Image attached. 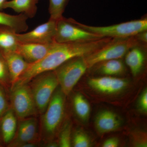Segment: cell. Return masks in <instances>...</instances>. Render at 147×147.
<instances>
[{"label": "cell", "mask_w": 147, "mask_h": 147, "mask_svg": "<svg viewBox=\"0 0 147 147\" xmlns=\"http://www.w3.org/2000/svg\"><path fill=\"white\" fill-rule=\"evenodd\" d=\"M111 39L110 38H102L86 42H54L51 50L44 57L34 63L29 64L11 89L28 84L40 74L55 70L70 59L90 55L104 46Z\"/></svg>", "instance_id": "1"}, {"label": "cell", "mask_w": 147, "mask_h": 147, "mask_svg": "<svg viewBox=\"0 0 147 147\" xmlns=\"http://www.w3.org/2000/svg\"><path fill=\"white\" fill-rule=\"evenodd\" d=\"M65 96L59 86L45 112L40 115V138L43 145L54 140L60 128L64 116Z\"/></svg>", "instance_id": "2"}, {"label": "cell", "mask_w": 147, "mask_h": 147, "mask_svg": "<svg viewBox=\"0 0 147 147\" xmlns=\"http://www.w3.org/2000/svg\"><path fill=\"white\" fill-rule=\"evenodd\" d=\"M140 44L135 36L112 38L104 46L84 57L88 68L105 61L120 59L131 48Z\"/></svg>", "instance_id": "3"}, {"label": "cell", "mask_w": 147, "mask_h": 147, "mask_svg": "<svg viewBox=\"0 0 147 147\" xmlns=\"http://www.w3.org/2000/svg\"><path fill=\"white\" fill-rule=\"evenodd\" d=\"M74 23L82 28L98 35L102 38H123L135 36L140 32L147 30V18L116 24L107 26H94L79 23L73 19Z\"/></svg>", "instance_id": "4"}, {"label": "cell", "mask_w": 147, "mask_h": 147, "mask_svg": "<svg viewBox=\"0 0 147 147\" xmlns=\"http://www.w3.org/2000/svg\"><path fill=\"white\" fill-rule=\"evenodd\" d=\"M27 84L30 88L40 116L45 112L59 86L57 78L54 70L46 71L36 75Z\"/></svg>", "instance_id": "5"}, {"label": "cell", "mask_w": 147, "mask_h": 147, "mask_svg": "<svg viewBox=\"0 0 147 147\" xmlns=\"http://www.w3.org/2000/svg\"><path fill=\"white\" fill-rule=\"evenodd\" d=\"M84 57L70 59L54 70L57 78L59 86L66 96L71 92L88 69Z\"/></svg>", "instance_id": "6"}, {"label": "cell", "mask_w": 147, "mask_h": 147, "mask_svg": "<svg viewBox=\"0 0 147 147\" xmlns=\"http://www.w3.org/2000/svg\"><path fill=\"white\" fill-rule=\"evenodd\" d=\"M10 108L18 118L22 119L38 115L30 88L28 84L13 88L9 90Z\"/></svg>", "instance_id": "7"}, {"label": "cell", "mask_w": 147, "mask_h": 147, "mask_svg": "<svg viewBox=\"0 0 147 147\" xmlns=\"http://www.w3.org/2000/svg\"><path fill=\"white\" fill-rule=\"evenodd\" d=\"M102 38L78 26L73 18L63 17L57 21L55 41L59 43L86 42Z\"/></svg>", "instance_id": "8"}, {"label": "cell", "mask_w": 147, "mask_h": 147, "mask_svg": "<svg viewBox=\"0 0 147 147\" xmlns=\"http://www.w3.org/2000/svg\"><path fill=\"white\" fill-rule=\"evenodd\" d=\"M40 142L39 122L36 117H32L18 120L16 135L8 146L20 147L27 143Z\"/></svg>", "instance_id": "9"}, {"label": "cell", "mask_w": 147, "mask_h": 147, "mask_svg": "<svg viewBox=\"0 0 147 147\" xmlns=\"http://www.w3.org/2000/svg\"><path fill=\"white\" fill-rule=\"evenodd\" d=\"M57 21L49 19L30 31L17 33L19 42L50 44L55 42Z\"/></svg>", "instance_id": "10"}, {"label": "cell", "mask_w": 147, "mask_h": 147, "mask_svg": "<svg viewBox=\"0 0 147 147\" xmlns=\"http://www.w3.org/2000/svg\"><path fill=\"white\" fill-rule=\"evenodd\" d=\"M88 84L93 89L105 94H114L125 89L128 84L125 79L107 76L90 78Z\"/></svg>", "instance_id": "11"}, {"label": "cell", "mask_w": 147, "mask_h": 147, "mask_svg": "<svg viewBox=\"0 0 147 147\" xmlns=\"http://www.w3.org/2000/svg\"><path fill=\"white\" fill-rule=\"evenodd\" d=\"M54 42L50 44L19 42L16 52L28 63H34L47 55Z\"/></svg>", "instance_id": "12"}, {"label": "cell", "mask_w": 147, "mask_h": 147, "mask_svg": "<svg viewBox=\"0 0 147 147\" xmlns=\"http://www.w3.org/2000/svg\"><path fill=\"white\" fill-rule=\"evenodd\" d=\"M18 119L10 108L0 119V136L3 145L8 146L16 135Z\"/></svg>", "instance_id": "13"}, {"label": "cell", "mask_w": 147, "mask_h": 147, "mask_svg": "<svg viewBox=\"0 0 147 147\" xmlns=\"http://www.w3.org/2000/svg\"><path fill=\"white\" fill-rule=\"evenodd\" d=\"M2 54L5 59L8 67L11 83V89L26 70L30 63L26 61L16 52H9Z\"/></svg>", "instance_id": "14"}, {"label": "cell", "mask_w": 147, "mask_h": 147, "mask_svg": "<svg viewBox=\"0 0 147 147\" xmlns=\"http://www.w3.org/2000/svg\"><path fill=\"white\" fill-rule=\"evenodd\" d=\"M122 121L115 113L105 110L98 113L95 119V126L98 132L106 133L115 131L121 126Z\"/></svg>", "instance_id": "15"}, {"label": "cell", "mask_w": 147, "mask_h": 147, "mask_svg": "<svg viewBox=\"0 0 147 147\" xmlns=\"http://www.w3.org/2000/svg\"><path fill=\"white\" fill-rule=\"evenodd\" d=\"M39 0H10L4 3V9L9 8L18 14H22L28 18H33L36 15L38 7L37 5Z\"/></svg>", "instance_id": "16"}, {"label": "cell", "mask_w": 147, "mask_h": 147, "mask_svg": "<svg viewBox=\"0 0 147 147\" xmlns=\"http://www.w3.org/2000/svg\"><path fill=\"white\" fill-rule=\"evenodd\" d=\"M125 63L133 76H137L142 71L145 60V53L141 44L131 48L125 55Z\"/></svg>", "instance_id": "17"}, {"label": "cell", "mask_w": 147, "mask_h": 147, "mask_svg": "<svg viewBox=\"0 0 147 147\" xmlns=\"http://www.w3.org/2000/svg\"><path fill=\"white\" fill-rule=\"evenodd\" d=\"M28 19L24 14L11 15L0 11V25L9 27L17 33H24L28 30Z\"/></svg>", "instance_id": "18"}, {"label": "cell", "mask_w": 147, "mask_h": 147, "mask_svg": "<svg viewBox=\"0 0 147 147\" xmlns=\"http://www.w3.org/2000/svg\"><path fill=\"white\" fill-rule=\"evenodd\" d=\"M17 34L9 27L0 25V53L16 52L19 43Z\"/></svg>", "instance_id": "19"}, {"label": "cell", "mask_w": 147, "mask_h": 147, "mask_svg": "<svg viewBox=\"0 0 147 147\" xmlns=\"http://www.w3.org/2000/svg\"><path fill=\"white\" fill-rule=\"evenodd\" d=\"M94 66H97L96 70L98 73L109 76L120 75L124 72L125 69L120 59L105 61Z\"/></svg>", "instance_id": "20"}, {"label": "cell", "mask_w": 147, "mask_h": 147, "mask_svg": "<svg viewBox=\"0 0 147 147\" xmlns=\"http://www.w3.org/2000/svg\"><path fill=\"white\" fill-rule=\"evenodd\" d=\"M72 104L77 117L83 121H87L90 114V106L87 99L82 94L78 93L73 96Z\"/></svg>", "instance_id": "21"}, {"label": "cell", "mask_w": 147, "mask_h": 147, "mask_svg": "<svg viewBox=\"0 0 147 147\" xmlns=\"http://www.w3.org/2000/svg\"><path fill=\"white\" fill-rule=\"evenodd\" d=\"M69 1V0H49L50 19L58 21L63 18Z\"/></svg>", "instance_id": "22"}, {"label": "cell", "mask_w": 147, "mask_h": 147, "mask_svg": "<svg viewBox=\"0 0 147 147\" xmlns=\"http://www.w3.org/2000/svg\"><path fill=\"white\" fill-rule=\"evenodd\" d=\"M72 125L71 122L66 121L63 125L59 133V147H70L71 146Z\"/></svg>", "instance_id": "23"}, {"label": "cell", "mask_w": 147, "mask_h": 147, "mask_svg": "<svg viewBox=\"0 0 147 147\" xmlns=\"http://www.w3.org/2000/svg\"><path fill=\"white\" fill-rule=\"evenodd\" d=\"M0 84L8 91L11 87L10 76L5 59L0 53Z\"/></svg>", "instance_id": "24"}, {"label": "cell", "mask_w": 147, "mask_h": 147, "mask_svg": "<svg viewBox=\"0 0 147 147\" xmlns=\"http://www.w3.org/2000/svg\"><path fill=\"white\" fill-rule=\"evenodd\" d=\"M71 146L74 147H90L91 142L86 133L82 130H77L72 134Z\"/></svg>", "instance_id": "25"}, {"label": "cell", "mask_w": 147, "mask_h": 147, "mask_svg": "<svg viewBox=\"0 0 147 147\" xmlns=\"http://www.w3.org/2000/svg\"><path fill=\"white\" fill-rule=\"evenodd\" d=\"M8 91L0 84V119L10 108Z\"/></svg>", "instance_id": "26"}, {"label": "cell", "mask_w": 147, "mask_h": 147, "mask_svg": "<svg viewBox=\"0 0 147 147\" xmlns=\"http://www.w3.org/2000/svg\"><path fill=\"white\" fill-rule=\"evenodd\" d=\"M139 110L144 113L147 112V90L146 89L143 92L139 98L138 102Z\"/></svg>", "instance_id": "27"}, {"label": "cell", "mask_w": 147, "mask_h": 147, "mask_svg": "<svg viewBox=\"0 0 147 147\" xmlns=\"http://www.w3.org/2000/svg\"><path fill=\"white\" fill-rule=\"evenodd\" d=\"M134 136V143L136 146L147 147V138L146 134L139 133Z\"/></svg>", "instance_id": "28"}, {"label": "cell", "mask_w": 147, "mask_h": 147, "mask_svg": "<svg viewBox=\"0 0 147 147\" xmlns=\"http://www.w3.org/2000/svg\"><path fill=\"white\" fill-rule=\"evenodd\" d=\"M119 140L116 137H112L105 140L102 144L103 147H117L119 145Z\"/></svg>", "instance_id": "29"}, {"label": "cell", "mask_w": 147, "mask_h": 147, "mask_svg": "<svg viewBox=\"0 0 147 147\" xmlns=\"http://www.w3.org/2000/svg\"><path fill=\"white\" fill-rule=\"evenodd\" d=\"M137 40L141 43L147 44V30L140 32L138 34L135 36Z\"/></svg>", "instance_id": "30"}, {"label": "cell", "mask_w": 147, "mask_h": 147, "mask_svg": "<svg viewBox=\"0 0 147 147\" xmlns=\"http://www.w3.org/2000/svg\"><path fill=\"white\" fill-rule=\"evenodd\" d=\"M6 1H7V0H0V11L3 10V5L4 3Z\"/></svg>", "instance_id": "31"}, {"label": "cell", "mask_w": 147, "mask_h": 147, "mask_svg": "<svg viewBox=\"0 0 147 147\" xmlns=\"http://www.w3.org/2000/svg\"><path fill=\"white\" fill-rule=\"evenodd\" d=\"M3 144L1 142V136H0V146H2Z\"/></svg>", "instance_id": "32"}]
</instances>
